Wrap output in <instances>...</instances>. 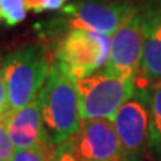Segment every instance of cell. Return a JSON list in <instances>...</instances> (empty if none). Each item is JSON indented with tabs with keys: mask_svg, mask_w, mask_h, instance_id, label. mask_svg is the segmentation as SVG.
Returning a JSON list of instances; mask_svg holds the SVG:
<instances>
[{
	"mask_svg": "<svg viewBox=\"0 0 161 161\" xmlns=\"http://www.w3.org/2000/svg\"><path fill=\"white\" fill-rule=\"evenodd\" d=\"M28 11H31L30 0H0V19L9 27L22 23Z\"/></svg>",
	"mask_w": 161,
	"mask_h": 161,
	"instance_id": "obj_12",
	"label": "cell"
},
{
	"mask_svg": "<svg viewBox=\"0 0 161 161\" xmlns=\"http://www.w3.org/2000/svg\"><path fill=\"white\" fill-rule=\"evenodd\" d=\"M55 145H39L27 149H15L8 161H50Z\"/></svg>",
	"mask_w": 161,
	"mask_h": 161,
	"instance_id": "obj_13",
	"label": "cell"
},
{
	"mask_svg": "<svg viewBox=\"0 0 161 161\" xmlns=\"http://www.w3.org/2000/svg\"><path fill=\"white\" fill-rule=\"evenodd\" d=\"M136 6L130 0H79L63 7L62 18L69 31L82 30L112 36Z\"/></svg>",
	"mask_w": 161,
	"mask_h": 161,
	"instance_id": "obj_5",
	"label": "cell"
},
{
	"mask_svg": "<svg viewBox=\"0 0 161 161\" xmlns=\"http://www.w3.org/2000/svg\"><path fill=\"white\" fill-rule=\"evenodd\" d=\"M110 38L82 30H71L60 39L55 60L66 67L75 79L103 69L108 63Z\"/></svg>",
	"mask_w": 161,
	"mask_h": 161,
	"instance_id": "obj_6",
	"label": "cell"
},
{
	"mask_svg": "<svg viewBox=\"0 0 161 161\" xmlns=\"http://www.w3.org/2000/svg\"><path fill=\"white\" fill-rule=\"evenodd\" d=\"M150 87L138 86L113 117L124 161H140L149 147Z\"/></svg>",
	"mask_w": 161,
	"mask_h": 161,
	"instance_id": "obj_4",
	"label": "cell"
},
{
	"mask_svg": "<svg viewBox=\"0 0 161 161\" xmlns=\"http://www.w3.org/2000/svg\"><path fill=\"white\" fill-rule=\"evenodd\" d=\"M43 122L54 145H58L78 133L80 113L77 79L58 60H54L50 74L39 94Z\"/></svg>",
	"mask_w": 161,
	"mask_h": 161,
	"instance_id": "obj_1",
	"label": "cell"
},
{
	"mask_svg": "<svg viewBox=\"0 0 161 161\" xmlns=\"http://www.w3.org/2000/svg\"><path fill=\"white\" fill-rule=\"evenodd\" d=\"M0 161H3V160H0Z\"/></svg>",
	"mask_w": 161,
	"mask_h": 161,
	"instance_id": "obj_18",
	"label": "cell"
},
{
	"mask_svg": "<svg viewBox=\"0 0 161 161\" xmlns=\"http://www.w3.org/2000/svg\"><path fill=\"white\" fill-rule=\"evenodd\" d=\"M149 148L161 157V82L150 87V137Z\"/></svg>",
	"mask_w": 161,
	"mask_h": 161,
	"instance_id": "obj_11",
	"label": "cell"
},
{
	"mask_svg": "<svg viewBox=\"0 0 161 161\" xmlns=\"http://www.w3.org/2000/svg\"><path fill=\"white\" fill-rule=\"evenodd\" d=\"M53 62L47 48L39 43L26 44L3 59L2 74L9 112H16L39 98Z\"/></svg>",
	"mask_w": 161,
	"mask_h": 161,
	"instance_id": "obj_2",
	"label": "cell"
},
{
	"mask_svg": "<svg viewBox=\"0 0 161 161\" xmlns=\"http://www.w3.org/2000/svg\"><path fill=\"white\" fill-rule=\"evenodd\" d=\"M142 9L141 4H137L110 38V51L105 69L125 78H136L142 59Z\"/></svg>",
	"mask_w": 161,
	"mask_h": 161,
	"instance_id": "obj_7",
	"label": "cell"
},
{
	"mask_svg": "<svg viewBox=\"0 0 161 161\" xmlns=\"http://www.w3.org/2000/svg\"><path fill=\"white\" fill-rule=\"evenodd\" d=\"M8 133L15 149L54 145L43 122L39 98L28 106L8 113Z\"/></svg>",
	"mask_w": 161,
	"mask_h": 161,
	"instance_id": "obj_10",
	"label": "cell"
},
{
	"mask_svg": "<svg viewBox=\"0 0 161 161\" xmlns=\"http://www.w3.org/2000/svg\"><path fill=\"white\" fill-rule=\"evenodd\" d=\"M66 0H30V8L34 12H46L55 11L63 7Z\"/></svg>",
	"mask_w": 161,
	"mask_h": 161,
	"instance_id": "obj_16",
	"label": "cell"
},
{
	"mask_svg": "<svg viewBox=\"0 0 161 161\" xmlns=\"http://www.w3.org/2000/svg\"><path fill=\"white\" fill-rule=\"evenodd\" d=\"M0 20H2V19H0Z\"/></svg>",
	"mask_w": 161,
	"mask_h": 161,
	"instance_id": "obj_19",
	"label": "cell"
},
{
	"mask_svg": "<svg viewBox=\"0 0 161 161\" xmlns=\"http://www.w3.org/2000/svg\"><path fill=\"white\" fill-rule=\"evenodd\" d=\"M7 119L8 113L0 117V160L3 161H8L15 152V148L9 138Z\"/></svg>",
	"mask_w": 161,
	"mask_h": 161,
	"instance_id": "obj_15",
	"label": "cell"
},
{
	"mask_svg": "<svg viewBox=\"0 0 161 161\" xmlns=\"http://www.w3.org/2000/svg\"><path fill=\"white\" fill-rule=\"evenodd\" d=\"M50 161H79L74 137L55 145Z\"/></svg>",
	"mask_w": 161,
	"mask_h": 161,
	"instance_id": "obj_14",
	"label": "cell"
},
{
	"mask_svg": "<svg viewBox=\"0 0 161 161\" xmlns=\"http://www.w3.org/2000/svg\"><path fill=\"white\" fill-rule=\"evenodd\" d=\"M141 9L144 46L136 85L152 86L161 82V0H145Z\"/></svg>",
	"mask_w": 161,
	"mask_h": 161,
	"instance_id": "obj_9",
	"label": "cell"
},
{
	"mask_svg": "<svg viewBox=\"0 0 161 161\" xmlns=\"http://www.w3.org/2000/svg\"><path fill=\"white\" fill-rule=\"evenodd\" d=\"M7 113H9L8 110H6V109H3L2 106H0V117H2V115H4V114H7Z\"/></svg>",
	"mask_w": 161,
	"mask_h": 161,
	"instance_id": "obj_17",
	"label": "cell"
},
{
	"mask_svg": "<svg viewBox=\"0 0 161 161\" xmlns=\"http://www.w3.org/2000/svg\"><path fill=\"white\" fill-rule=\"evenodd\" d=\"M82 119H113L118 109L132 97L136 78H125L106 69L77 80Z\"/></svg>",
	"mask_w": 161,
	"mask_h": 161,
	"instance_id": "obj_3",
	"label": "cell"
},
{
	"mask_svg": "<svg viewBox=\"0 0 161 161\" xmlns=\"http://www.w3.org/2000/svg\"><path fill=\"white\" fill-rule=\"evenodd\" d=\"M74 141L79 161H124L112 119H82Z\"/></svg>",
	"mask_w": 161,
	"mask_h": 161,
	"instance_id": "obj_8",
	"label": "cell"
}]
</instances>
